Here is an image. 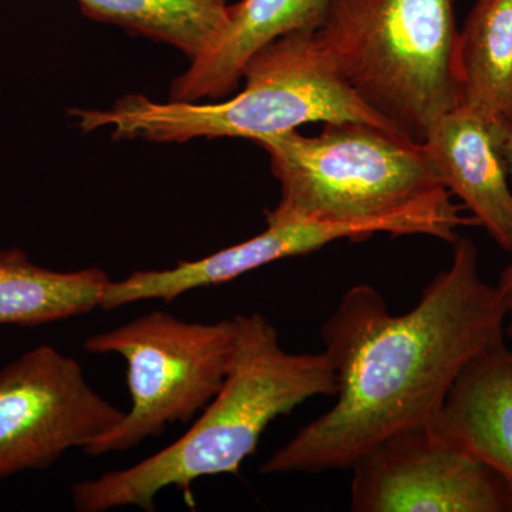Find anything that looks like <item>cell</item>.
Segmentation results:
<instances>
[{
  "instance_id": "1",
  "label": "cell",
  "mask_w": 512,
  "mask_h": 512,
  "mask_svg": "<svg viewBox=\"0 0 512 512\" xmlns=\"http://www.w3.org/2000/svg\"><path fill=\"white\" fill-rule=\"evenodd\" d=\"M504 336L503 299L467 238L454 242L450 266L409 312L394 315L376 288L353 286L320 329L338 380L335 404L259 471L350 470L387 437L434 419L461 370Z\"/></svg>"
},
{
  "instance_id": "2",
  "label": "cell",
  "mask_w": 512,
  "mask_h": 512,
  "mask_svg": "<svg viewBox=\"0 0 512 512\" xmlns=\"http://www.w3.org/2000/svg\"><path fill=\"white\" fill-rule=\"evenodd\" d=\"M234 318L237 340L228 375L191 429L136 466L74 484L77 511H156L164 488L181 490L198 478L238 474L276 417L312 397L335 396L338 380L325 352H286L278 329L261 313Z\"/></svg>"
},
{
  "instance_id": "3",
  "label": "cell",
  "mask_w": 512,
  "mask_h": 512,
  "mask_svg": "<svg viewBox=\"0 0 512 512\" xmlns=\"http://www.w3.org/2000/svg\"><path fill=\"white\" fill-rule=\"evenodd\" d=\"M271 158L281 200L266 224L285 221H400L453 245L477 225L441 183L426 147L402 131L365 121L325 123L256 141Z\"/></svg>"
},
{
  "instance_id": "4",
  "label": "cell",
  "mask_w": 512,
  "mask_h": 512,
  "mask_svg": "<svg viewBox=\"0 0 512 512\" xmlns=\"http://www.w3.org/2000/svg\"><path fill=\"white\" fill-rule=\"evenodd\" d=\"M242 79L244 90L224 103H157L128 94L109 110L70 113L83 131L110 127L114 140L154 143L221 137L256 143L316 121H365L397 130L349 86L318 30L289 33L269 43L251 57Z\"/></svg>"
},
{
  "instance_id": "5",
  "label": "cell",
  "mask_w": 512,
  "mask_h": 512,
  "mask_svg": "<svg viewBox=\"0 0 512 512\" xmlns=\"http://www.w3.org/2000/svg\"><path fill=\"white\" fill-rule=\"evenodd\" d=\"M454 0H332L318 29L349 86L413 140L458 106Z\"/></svg>"
},
{
  "instance_id": "6",
  "label": "cell",
  "mask_w": 512,
  "mask_h": 512,
  "mask_svg": "<svg viewBox=\"0 0 512 512\" xmlns=\"http://www.w3.org/2000/svg\"><path fill=\"white\" fill-rule=\"evenodd\" d=\"M237 340L235 318L187 322L154 311L84 340L86 352L116 353L127 362L131 409L123 420L84 448L89 456L123 453L168 424L188 423L220 392Z\"/></svg>"
},
{
  "instance_id": "7",
  "label": "cell",
  "mask_w": 512,
  "mask_h": 512,
  "mask_svg": "<svg viewBox=\"0 0 512 512\" xmlns=\"http://www.w3.org/2000/svg\"><path fill=\"white\" fill-rule=\"evenodd\" d=\"M124 414L87 383L73 357L49 345L29 350L0 370V478L84 450Z\"/></svg>"
},
{
  "instance_id": "8",
  "label": "cell",
  "mask_w": 512,
  "mask_h": 512,
  "mask_svg": "<svg viewBox=\"0 0 512 512\" xmlns=\"http://www.w3.org/2000/svg\"><path fill=\"white\" fill-rule=\"evenodd\" d=\"M355 512H512V487L431 419L397 431L360 457Z\"/></svg>"
},
{
  "instance_id": "9",
  "label": "cell",
  "mask_w": 512,
  "mask_h": 512,
  "mask_svg": "<svg viewBox=\"0 0 512 512\" xmlns=\"http://www.w3.org/2000/svg\"><path fill=\"white\" fill-rule=\"evenodd\" d=\"M256 237L190 262H178L160 271H136L123 281L107 285L101 296L103 311L128 303L161 299L173 302L184 293L234 281L262 266L312 254L340 241H363L372 235H417L416 229L400 221L320 222L285 221L266 224Z\"/></svg>"
},
{
  "instance_id": "10",
  "label": "cell",
  "mask_w": 512,
  "mask_h": 512,
  "mask_svg": "<svg viewBox=\"0 0 512 512\" xmlns=\"http://www.w3.org/2000/svg\"><path fill=\"white\" fill-rule=\"evenodd\" d=\"M505 126L457 106L434 121L421 143L444 187L512 254V191L500 150Z\"/></svg>"
},
{
  "instance_id": "11",
  "label": "cell",
  "mask_w": 512,
  "mask_h": 512,
  "mask_svg": "<svg viewBox=\"0 0 512 512\" xmlns=\"http://www.w3.org/2000/svg\"><path fill=\"white\" fill-rule=\"evenodd\" d=\"M332 0H241L214 45L171 84L170 101L195 103L234 92L251 57L289 33L318 30Z\"/></svg>"
},
{
  "instance_id": "12",
  "label": "cell",
  "mask_w": 512,
  "mask_h": 512,
  "mask_svg": "<svg viewBox=\"0 0 512 512\" xmlns=\"http://www.w3.org/2000/svg\"><path fill=\"white\" fill-rule=\"evenodd\" d=\"M434 421L512 487V352L504 338L461 370Z\"/></svg>"
},
{
  "instance_id": "13",
  "label": "cell",
  "mask_w": 512,
  "mask_h": 512,
  "mask_svg": "<svg viewBox=\"0 0 512 512\" xmlns=\"http://www.w3.org/2000/svg\"><path fill=\"white\" fill-rule=\"evenodd\" d=\"M458 106L512 121V0H476L456 49Z\"/></svg>"
},
{
  "instance_id": "14",
  "label": "cell",
  "mask_w": 512,
  "mask_h": 512,
  "mask_svg": "<svg viewBox=\"0 0 512 512\" xmlns=\"http://www.w3.org/2000/svg\"><path fill=\"white\" fill-rule=\"evenodd\" d=\"M111 279L100 268L59 272L19 248L0 251V325L39 326L100 308Z\"/></svg>"
},
{
  "instance_id": "15",
  "label": "cell",
  "mask_w": 512,
  "mask_h": 512,
  "mask_svg": "<svg viewBox=\"0 0 512 512\" xmlns=\"http://www.w3.org/2000/svg\"><path fill=\"white\" fill-rule=\"evenodd\" d=\"M87 18L167 43L194 62L221 35L227 0H77Z\"/></svg>"
},
{
  "instance_id": "16",
  "label": "cell",
  "mask_w": 512,
  "mask_h": 512,
  "mask_svg": "<svg viewBox=\"0 0 512 512\" xmlns=\"http://www.w3.org/2000/svg\"><path fill=\"white\" fill-rule=\"evenodd\" d=\"M497 286L503 299L505 308V335L512 338V259L510 264L505 266L503 274L500 276Z\"/></svg>"
},
{
  "instance_id": "17",
  "label": "cell",
  "mask_w": 512,
  "mask_h": 512,
  "mask_svg": "<svg viewBox=\"0 0 512 512\" xmlns=\"http://www.w3.org/2000/svg\"><path fill=\"white\" fill-rule=\"evenodd\" d=\"M500 150L503 154L505 167L512 181V121L503 128L500 138Z\"/></svg>"
}]
</instances>
